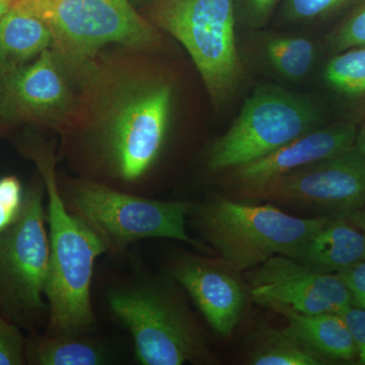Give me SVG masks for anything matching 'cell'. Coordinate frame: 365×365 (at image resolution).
Instances as JSON below:
<instances>
[{"instance_id":"cell-1","label":"cell","mask_w":365,"mask_h":365,"mask_svg":"<svg viewBox=\"0 0 365 365\" xmlns=\"http://www.w3.org/2000/svg\"><path fill=\"white\" fill-rule=\"evenodd\" d=\"M122 83L86 140L85 179L139 195L167 143L173 88L153 78Z\"/></svg>"},{"instance_id":"cell-2","label":"cell","mask_w":365,"mask_h":365,"mask_svg":"<svg viewBox=\"0 0 365 365\" xmlns=\"http://www.w3.org/2000/svg\"><path fill=\"white\" fill-rule=\"evenodd\" d=\"M24 155L35 163L45 185L50 242L47 297L50 336L91 334L97 327L91 283L98 257L107 254L97 235L68 210L60 193L54 150L36 139L21 141Z\"/></svg>"},{"instance_id":"cell-3","label":"cell","mask_w":365,"mask_h":365,"mask_svg":"<svg viewBox=\"0 0 365 365\" xmlns=\"http://www.w3.org/2000/svg\"><path fill=\"white\" fill-rule=\"evenodd\" d=\"M106 300L114 318L130 334L138 364L213 361L191 312L170 283L141 274L110 288Z\"/></svg>"},{"instance_id":"cell-4","label":"cell","mask_w":365,"mask_h":365,"mask_svg":"<svg viewBox=\"0 0 365 365\" xmlns=\"http://www.w3.org/2000/svg\"><path fill=\"white\" fill-rule=\"evenodd\" d=\"M189 216L203 240L237 272L256 267L275 255L294 259L332 217H295L270 204L254 205L222 197L192 206Z\"/></svg>"},{"instance_id":"cell-5","label":"cell","mask_w":365,"mask_h":365,"mask_svg":"<svg viewBox=\"0 0 365 365\" xmlns=\"http://www.w3.org/2000/svg\"><path fill=\"white\" fill-rule=\"evenodd\" d=\"M58 182L66 207L98 235L107 254H121L148 239L176 240L201 249L187 232L193 206L189 201L158 200L85 178Z\"/></svg>"},{"instance_id":"cell-6","label":"cell","mask_w":365,"mask_h":365,"mask_svg":"<svg viewBox=\"0 0 365 365\" xmlns=\"http://www.w3.org/2000/svg\"><path fill=\"white\" fill-rule=\"evenodd\" d=\"M44 21L53 49L79 74L90 76L96 55L105 46L153 49L160 44L158 28L137 13L131 0H11Z\"/></svg>"},{"instance_id":"cell-7","label":"cell","mask_w":365,"mask_h":365,"mask_svg":"<svg viewBox=\"0 0 365 365\" xmlns=\"http://www.w3.org/2000/svg\"><path fill=\"white\" fill-rule=\"evenodd\" d=\"M50 242L42 178L26 189L20 217L0 235V313L29 334L44 333Z\"/></svg>"},{"instance_id":"cell-8","label":"cell","mask_w":365,"mask_h":365,"mask_svg":"<svg viewBox=\"0 0 365 365\" xmlns=\"http://www.w3.org/2000/svg\"><path fill=\"white\" fill-rule=\"evenodd\" d=\"M148 20L184 46L213 104L232 100L245 78L235 0H151Z\"/></svg>"},{"instance_id":"cell-9","label":"cell","mask_w":365,"mask_h":365,"mask_svg":"<svg viewBox=\"0 0 365 365\" xmlns=\"http://www.w3.org/2000/svg\"><path fill=\"white\" fill-rule=\"evenodd\" d=\"M323 111L306 95L273 85L257 86L232 126L209 148L206 168L227 173L279 150L319 128Z\"/></svg>"},{"instance_id":"cell-10","label":"cell","mask_w":365,"mask_h":365,"mask_svg":"<svg viewBox=\"0 0 365 365\" xmlns=\"http://www.w3.org/2000/svg\"><path fill=\"white\" fill-rule=\"evenodd\" d=\"M91 78L81 76L53 48L4 78L7 126L42 125L71 131L85 124Z\"/></svg>"},{"instance_id":"cell-11","label":"cell","mask_w":365,"mask_h":365,"mask_svg":"<svg viewBox=\"0 0 365 365\" xmlns=\"http://www.w3.org/2000/svg\"><path fill=\"white\" fill-rule=\"evenodd\" d=\"M251 198L346 216L365 204V155L356 148L268 182Z\"/></svg>"},{"instance_id":"cell-12","label":"cell","mask_w":365,"mask_h":365,"mask_svg":"<svg viewBox=\"0 0 365 365\" xmlns=\"http://www.w3.org/2000/svg\"><path fill=\"white\" fill-rule=\"evenodd\" d=\"M249 294L261 306L287 307L300 313H342L353 304L337 274L313 270L299 261L275 255L248 275Z\"/></svg>"},{"instance_id":"cell-13","label":"cell","mask_w":365,"mask_h":365,"mask_svg":"<svg viewBox=\"0 0 365 365\" xmlns=\"http://www.w3.org/2000/svg\"><path fill=\"white\" fill-rule=\"evenodd\" d=\"M234 269L225 261L178 255L170 264V279L189 294L213 332L227 337L242 318L246 294Z\"/></svg>"},{"instance_id":"cell-14","label":"cell","mask_w":365,"mask_h":365,"mask_svg":"<svg viewBox=\"0 0 365 365\" xmlns=\"http://www.w3.org/2000/svg\"><path fill=\"white\" fill-rule=\"evenodd\" d=\"M357 132L359 128L351 122L319 127L265 157L227 170V180L249 197L276 178L351 150Z\"/></svg>"},{"instance_id":"cell-15","label":"cell","mask_w":365,"mask_h":365,"mask_svg":"<svg viewBox=\"0 0 365 365\" xmlns=\"http://www.w3.org/2000/svg\"><path fill=\"white\" fill-rule=\"evenodd\" d=\"M287 319L284 332L318 353L327 361L352 362L357 349L349 328L340 313H300L287 307H274Z\"/></svg>"},{"instance_id":"cell-16","label":"cell","mask_w":365,"mask_h":365,"mask_svg":"<svg viewBox=\"0 0 365 365\" xmlns=\"http://www.w3.org/2000/svg\"><path fill=\"white\" fill-rule=\"evenodd\" d=\"M364 258L361 232L345 216H332L302 246L294 259L318 272L339 274Z\"/></svg>"},{"instance_id":"cell-17","label":"cell","mask_w":365,"mask_h":365,"mask_svg":"<svg viewBox=\"0 0 365 365\" xmlns=\"http://www.w3.org/2000/svg\"><path fill=\"white\" fill-rule=\"evenodd\" d=\"M53 45L49 28L37 16L11 6L0 19V76L28 66Z\"/></svg>"},{"instance_id":"cell-18","label":"cell","mask_w":365,"mask_h":365,"mask_svg":"<svg viewBox=\"0 0 365 365\" xmlns=\"http://www.w3.org/2000/svg\"><path fill=\"white\" fill-rule=\"evenodd\" d=\"M113 355L109 346L91 334L26 336V361L29 365H107L114 361Z\"/></svg>"},{"instance_id":"cell-19","label":"cell","mask_w":365,"mask_h":365,"mask_svg":"<svg viewBox=\"0 0 365 365\" xmlns=\"http://www.w3.org/2000/svg\"><path fill=\"white\" fill-rule=\"evenodd\" d=\"M264 49L274 71L290 81L306 78L316 60L314 43L300 36H273L266 41Z\"/></svg>"},{"instance_id":"cell-20","label":"cell","mask_w":365,"mask_h":365,"mask_svg":"<svg viewBox=\"0 0 365 365\" xmlns=\"http://www.w3.org/2000/svg\"><path fill=\"white\" fill-rule=\"evenodd\" d=\"M253 365H322L325 359L284 331L266 330L249 356Z\"/></svg>"},{"instance_id":"cell-21","label":"cell","mask_w":365,"mask_h":365,"mask_svg":"<svg viewBox=\"0 0 365 365\" xmlns=\"http://www.w3.org/2000/svg\"><path fill=\"white\" fill-rule=\"evenodd\" d=\"M325 79L336 91L348 96L365 93V47L337 53L327 64Z\"/></svg>"},{"instance_id":"cell-22","label":"cell","mask_w":365,"mask_h":365,"mask_svg":"<svg viewBox=\"0 0 365 365\" xmlns=\"http://www.w3.org/2000/svg\"><path fill=\"white\" fill-rule=\"evenodd\" d=\"M357 0H282L281 16L292 24L326 20Z\"/></svg>"},{"instance_id":"cell-23","label":"cell","mask_w":365,"mask_h":365,"mask_svg":"<svg viewBox=\"0 0 365 365\" xmlns=\"http://www.w3.org/2000/svg\"><path fill=\"white\" fill-rule=\"evenodd\" d=\"M328 45L337 53L365 47V0H357L347 16L330 34Z\"/></svg>"},{"instance_id":"cell-24","label":"cell","mask_w":365,"mask_h":365,"mask_svg":"<svg viewBox=\"0 0 365 365\" xmlns=\"http://www.w3.org/2000/svg\"><path fill=\"white\" fill-rule=\"evenodd\" d=\"M26 200V189L18 177L0 178V235L20 217Z\"/></svg>"},{"instance_id":"cell-25","label":"cell","mask_w":365,"mask_h":365,"mask_svg":"<svg viewBox=\"0 0 365 365\" xmlns=\"http://www.w3.org/2000/svg\"><path fill=\"white\" fill-rule=\"evenodd\" d=\"M0 313V365H26V336Z\"/></svg>"},{"instance_id":"cell-26","label":"cell","mask_w":365,"mask_h":365,"mask_svg":"<svg viewBox=\"0 0 365 365\" xmlns=\"http://www.w3.org/2000/svg\"><path fill=\"white\" fill-rule=\"evenodd\" d=\"M282 0H235V20L242 28H264Z\"/></svg>"},{"instance_id":"cell-27","label":"cell","mask_w":365,"mask_h":365,"mask_svg":"<svg viewBox=\"0 0 365 365\" xmlns=\"http://www.w3.org/2000/svg\"><path fill=\"white\" fill-rule=\"evenodd\" d=\"M357 349V361L365 365V309L354 306L346 309L342 313Z\"/></svg>"},{"instance_id":"cell-28","label":"cell","mask_w":365,"mask_h":365,"mask_svg":"<svg viewBox=\"0 0 365 365\" xmlns=\"http://www.w3.org/2000/svg\"><path fill=\"white\" fill-rule=\"evenodd\" d=\"M337 275L351 294L353 304L365 309V260L354 264Z\"/></svg>"},{"instance_id":"cell-29","label":"cell","mask_w":365,"mask_h":365,"mask_svg":"<svg viewBox=\"0 0 365 365\" xmlns=\"http://www.w3.org/2000/svg\"><path fill=\"white\" fill-rule=\"evenodd\" d=\"M350 222L352 223L354 227L359 228L361 232L362 235L364 237V258L365 260V204L361 207L356 209L353 212L345 216Z\"/></svg>"},{"instance_id":"cell-30","label":"cell","mask_w":365,"mask_h":365,"mask_svg":"<svg viewBox=\"0 0 365 365\" xmlns=\"http://www.w3.org/2000/svg\"><path fill=\"white\" fill-rule=\"evenodd\" d=\"M9 128L4 119V78L0 76V133H4Z\"/></svg>"},{"instance_id":"cell-31","label":"cell","mask_w":365,"mask_h":365,"mask_svg":"<svg viewBox=\"0 0 365 365\" xmlns=\"http://www.w3.org/2000/svg\"><path fill=\"white\" fill-rule=\"evenodd\" d=\"M355 148L359 150L362 155H365V126H362L357 132L356 140H355Z\"/></svg>"},{"instance_id":"cell-32","label":"cell","mask_w":365,"mask_h":365,"mask_svg":"<svg viewBox=\"0 0 365 365\" xmlns=\"http://www.w3.org/2000/svg\"><path fill=\"white\" fill-rule=\"evenodd\" d=\"M11 4L9 0H0V19L11 9Z\"/></svg>"},{"instance_id":"cell-33","label":"cell","mask_w":365,"mask_h":365,"mask_svg":"<svg viewBox=\"0 0 365 365\" xmlns=\"http://www.w3.org/2000/svg\"><path fill=\"white\" fill-rule=\"evenodd\" d=\"M143 1V0H131V2H140Z\"/></svg>"}]
</instances>
